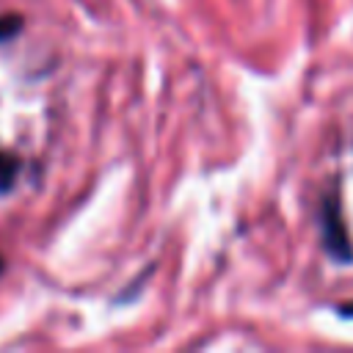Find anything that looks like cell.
Instances as JSON below:
<instances>
[{
	"mask_svg": "<svg viewBox=\"0 0 353 353\" xmlns=\"http://www.w3.org/2000/svg\"><path fill=\"white\" fill-rule=\"evenodd\" d=\"M14 174H17V163L14 157H8L6 152H0V190L14 185Z\"/></svg>",
	"mask_w": 353,
	"mask_h": 353,
	"instance_id": "2",
	"label": "cell"
},
{
	"mask_svg": "<svg viewBox=\"0 0 353 353\" xmlns=\"http://www.w3.org/2000/svg\"><path fill=\"white\" fill-rule=\"evenodd\" d=\"M0 270H3V259H0Z\"/></svg>",
	"mask_w": 353,
	"mask_h": 353,
	"instance_id": "4",
	"label": "cell"
},
{
	"mask_svg": "<svg viewBox=\"0 0 353 353\" xmlns=\"http://www.w3.org/2000/svg\"><path fill=\"white\" fill-rule=\"evenodd\" d=\"M323 237H325V245H328V251L334 256H339V259H347L350 256L345 226H342V218H339V212H336L334 204H328L325 212H323Z\"/></svg>",
	"mask_w": 353,
	"mask_h": 353,
	"instance_id": "1",
	"label": "cell"
},
{
	"mask_svg": "<svg viewBox=\"0 0 353 353\" xmlns=\"http://www.w3.org/2000/svg\"><path fill=\"white\" fill-rule=\"evenodd\" d=\"M17 28H19V19L17 17H3L0 19V39H8L11 33H17Z\"/></svg>",
	"mask_w": 353,
	"mask_h": 353,
	"instance_id": "3",
	"label": "cell"
}]
</instances>
